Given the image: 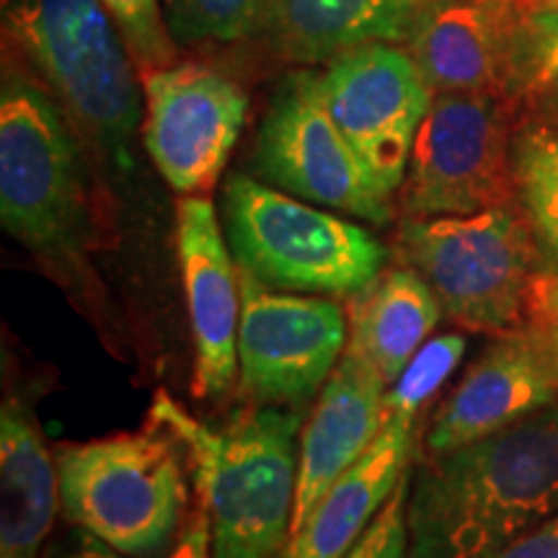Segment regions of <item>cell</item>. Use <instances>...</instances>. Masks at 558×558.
<instances>
[{"instance_id":"obj_24","label":"cell","mask_w":558,"mask_h":558,"mask_svg":"<svg viewBox=\"0 0 558 558\" xmlns=\"http://www.w3.org/2000/svg\"><path fill=\"white\" fill-rule=\"evenodd\" d=\"M173 41H235L254 29L267 0H163Z\"/></svg>"},{"instance_id":"obj_3","label":"cell","mask_w":558,"mask_h":558,"mask_svg":"<svg viewBox=\"0 0 558 558\" xmlns=\"http://www.w3.org/2000/svg\"><path fill=\"white\" fill-rule=\"evenodd\" d=\"M184 458L158 427L62 442L54 448L62 512L124 556L163 558L190 514Z\"/></svg>"},{"instance_id":"obj_30","label":"cell","mask_w":558,"mask_h":558,"mask_svg":"<svg viewBox=\"0 0 558 558\" xmlns=\"http://www.w3.org/2000/svg\"><path fill=\"white\" fill-rule=\"evenodd\" d=\"M50 558H130L120 554L117 548H111L107 541H101L99 535L88 533L86 527L75 525L73 533L54 548Z\"/></svg>"},{"instance_id":"obj_34","label":"cell","mask_w":558,"mask_h":558,"mask_svg":"<svg viewBox=\"0 0 558 558\" xmlns=\"http://www.w3.org/2000/svg\"><path fill=\"white\" fill-rule=\"evenodd\" d=\"M550 339H554V337H550ZM554 344H556V352H558V341L556 339H554Z\"/></svg>"},{"instance_id":"obj_12","label":"cell","mask_w":558,"mask_h":558,"mask_svg":"<svg viewBox=\"0 0 558 558\" xmlns=\"http://www.w3.org/2000/svg\"><path fill=\"white\" fill-rule=\"evenodd\" d=\"M143 90V140L150 160L173 192L205 197L239 143L246 94L199 62L145 70Z\"/></svg>"},{"instance_id":"obj_22","label":"cell","mask_w":558,"mask_h":558,"mask_svg":"<svg viewBox=\"0 0 558 558\" xmlns=\"http://www.w3.org/2000/svg\"><path fill=\"white\" fill-rule=\"evenodd\" d=\"M518 3L507 60V99L538 101L558 86V9Z\"/></svg>"},{"instance_id":"obj_28","label":"cell","mask_w":558,"mask_h":558,"mask_svg":"<svg viewBox=\"0 0 558 558\" xmlns=\"http://www.w3.org/2000/svg\"><path fill=\"white\" fill-rule=\"evenodd\" d=\"M171 558H213V527H209V512L202 499H197V505L186 514Z\"/></svg>"},{"instance_id":"obj_20","label":"cell","mask_w":558,"mask_h":558,"mask_svg":"<svg viewBox=\"0 0 558 558\" xmlns=\"http://www.w3.org/2000/svg\"><path fill=\"white\" fill-rule=\"evenodd\" d=\"M427 0H267L284 52L303 62L333 60L373 41L409 37Z\"/></svg>"},{"instance_id":"obj_29","label":"cell","mask_w":558,"mask_h":558,"mask_svg":"<svg viewBox=\"0 0 558 558\" xmlns=\"http://www.w3.org/2000/svg\"><path fill=\"white\" fill-rule=\"evenodd\" d=\"M527 324L548 326V329L558 326V267L554 264H548L535 279L533 292H530Z\"/></svg>"},{"instance_id":"obj_31","label":"cell","mask_w":558,"mask_h":558,"mask_svg":"<svg viewBox=\"0 0 558 558\" xmlns=\"http://www.w3.org/2000/svg\"><path fill=\"white\" fill-rule=\"evenodd\" d=\"M543 101H546V109H548V114L554 117V122L558 124V86L556 88H550L546 96H543Z\"/></svg>"},{"instance_id":"obj_16","label":"cell","mask_w":558,"mask_h":558,"mask_svg":"<svg viewBox=\"0 0 558 558\" xmlns=\"http://www.w3.org/2000/svg\"><path fill=\"white\" fill-rule=\"evenodd\" d=\"M514 19V0H427L411 24L409 52L435 94L507 99Z\"/></svg>"},{"instance_id":"obj_2","label":"cell","mask_w":558,"mask_h":558,"mask_svg":"<svg viewBox=\"0 0 558 558\" xmlns=\"http://www.w3.org/2000/svg\"><path fill=\"white\" fill-rule=\"evenodd\" d=\"M150 424L169 432L192 463L209 512L213 558L282 556L295 507L303 409L254 407L209 427L160 390Z\"/></svg>"},{"instance_id":"obj_17","label":"cell","mask_w":558,"mask_h":558,"mask_svg":"<svg viewBox=\"0 0 558 558\" xmlns=\"http://www.w3.org/2000/svg\"><path fill=\"white\" fill-rule=\"evenodd\" d=\"M416 445V424L388 418L352 469L333 481L279 558H347L396 492Z\"/></svg>"},{"instance_id":"obj_21","label":"cell","mask_w":558,"mask_h":558,"mask_svg":"<svg viewBox=\"0 0 558 558\" xmlns=\"http://www.w3.org/2000/svg\"><path fill=\"white\" fill-rule=\"evenodd\" d=\"M514 190L546 259L558 267V124L525 122L512 137Z\"/></svg>"},{"instance_id":"obj_7","label":"cell","mask_w":558,"mask_h":558,"mask_svg":"<svg viewBox=\"0 0 558 558\" xmlns=\"http://www.w3.org/2000/svg\"><path fill=\"white\" fill-rule=\"evenodd\" d=\"M0 220L50 262L73 259L86 235V190L65 114L19 73H5L0 90Z\"/></svg>"},{"instance_id":"obj_27","label":"cell","mask_w":558,"mask_h":558,"mask_svg":"<svg viewBox=\"0 0 558 558\" xmlns=\"http://www.w3.org/2000/svg\"><path fill=\"white\" fill-rule=\"evenodd\" d=\"M486 558H558V512Z\"/></svg>"},{"instance_id":"obj_18","label":"cell","mask_w":558,"mask_h":558,"mask_svg":"<svg viewBox=\"0 0 558 558\" xmlns=\"http://www.w3.org/2000/svg\"><path fill=\"white\" fill-rule=\"evenodd\" d=\"M60 505L54 452L24 403L0 411V558H45Z\"/></svg>"},{"instance_id":"obj_33","label":"cell","mask_w":558,"mask_h":558,"mask_svg":"<svg viewBox=\"0 0 558 558\" xmlns=\"http://www.w3.org/2000/svg\"><path fill=\"white\" fill-rule=\"evenodd\" d=\"M543 329H546V331L550 333V337H554V339L558 341V326H554V329H548V326H543Z\"/></svg>"},{"instance_id":"obj_1","label":"cell","mask_w":558,"mask_h":558,"mask_svg":"<svg viewBox=\"0 0 558 558\" xmlns=\"http://www.w3.org/2000/svg\"><path fill=\"white\" fill-rule=\"evenodd\" d=\"M558 512V401L463 448L424 456L409 558H486Z\"/></svg>"},{"instance_id":"obj_25","label":"cell","mask_w":558,"mask_h":558,"mask_svg":"<svg viewBox=\"0 0 558 558\" xmlns=\"http://www.w3.org/2000/svg\"><path fill=\"white\" fill-rule=\"evenodd\" d=\"M128 41L132 60L140 68L156 70L173 65L177 47L166 24L163 0H101Z\"/></svg>"},{"instance_id":"obj_11","label":"cell","mask_w":558,"mask_h":558,"mask_svg":"<svg viewBox=\"0 0 558 558\" xmlns=\"http://www.w3.org/2000/svg\"><path fill=\"white\" fill-rule=\"evenodd\" d=\"M320 96L378 190L393 197L407 179L416 132L435 101L422 68L386 41L349 50L318 73Z\"/></svg>"},{"instance_id":"obj_9","label":"cell","mask_w":558,"mask_h":558,"mask_svg":"<svg viewBox=\"0 0 558 558\" xmlns=\"http://www.w3.org/2000/svg\"><path fill=\"white\" fill-rule=\"evenodd\" d=\"M256 171L292 197L375 226H386L393 213L390 197L333 122L318 73L308 70L279 83L256 140Z\"/></svg>"},{"instance_id":"obj_6","label":"cell","mask_w":558,"mask_h":558,"mask_svg":"<svg viewBox=\"0 0 558 558\" xmlns=\"http://www.w3.org/2000/svg\"><path fill=\"white\" fill-rule=\"evenodd\" d=\"M3 19L75 124L122 156L143 104L130 47L101 0H3Z\"/></svg>"},{"instance_id":"obj_4","label":"cell","mask_w":558,"mask_h":558,"mask_svg":"<svg viewBox=\"0 0 558 558\" xmlns=\"http://www.w3.org/2000/svg\"><path fill=\"white\" fill-rule=\"evenodd\" d=\"M396 243L452 324L497 337L527 326L530 292L550 264L514 202L452 218H409Z\"/></svg>"},{"instance_id":"obj_32","label":"cell","mask_w":558,"mask_h":558,"mask_svg":"<svg viewBox=\"0 0 558 558\" xmlns=\"http://www.w3.org/2000/svg\"><path fill=\"white\" fill-rule=\"evenodd\" d=\"M527 9H558V0H520Z\"/></svg>"},{"instance_id":"obj_19","label":"cell","mask_w":558,"mask_h":558,"mask_svg":"<svg viewBox=\"0 0 558 558\" xmlns=\"http://www.w3.org/2000/svg\"><path fill=\"white\" fill-rule=\"evenodd\" d=\"M442 318V305L414 267L386 269L349 305V344L390 388Z\"/></svg>"},{"instance_id":"obj_26","label":"cell","mask_w":558,"mask_h":558,"mask_svg":"<svg viewBox=\"0 0 558 558\" xmlns=\"http://www.w3.org/2000/svg\"><path fill=\"white\" fill-rule=\"evenodd\" d=\"M409 476H403L390 499L383 505L378 518L357 541V546L349 550L347 558H409Z\"/></svg>"},{"instance_id":"obj_13","label":"cell","mask_w":558,"mask_h":558,"mask_svg":"<svg viewBox=\"0 0 558 558\" xmlns=\"http://www.w3.org/2000/svg\"><path fill=\"white\" fill-rule=\"evenodd\" d=\"M558 401V352L543 326L527 324L494 341L439 403L424 432V456L484 439Z\"/></svg>"},{"instance_id":"obj_15","label":"cell","mask_w":558,"mask_h":558,"mask_svg":"<svg viewBox=\"0 0 558 558\" xmlns=\"http://www.w3.org/2000/svg\"><path fill=\"white\" fill-rule=\"evenodd\" d=\"M388 386L365 354L349 344L300 432V463L290 533L303 525L341 473L352 469L383 429Z\"/></svg>"},{"instance_id":"obj_5","label":"cell","mask_w":558,"mask_h":558,"mask_svg":"<svg viewBox=\"0 0 558 558\" xmlns=\"http://www.w3.org/2000/svg\"><path fill=\"white\" fill-rule=\"evenodd\" d=\"M222 218L239 269L271 290L354 298L388 264L367 228L251 177L228 181Z\"/></svg>"},{"instance_id":"obj_10","label":"cell","mask_w":558,"mask_h":558,"mask_svg":"<svg viewBox=\"0 0 558 558\" xmlns=\"http://www.w3.org/2000/svg\"><path fill=\"white\" fill-rule=\"evenodd\" d=\"M241 275L239 378L254 407L305 409L324 390L349 339V313L337 300L277 295Z\"/></svg>"},{"instance_id":"obj_14","label":"cell","mask_w":558,"mask_h":558,"mask_svg":"<svg viewBox=\"0 0 558 558\" xmlns=\"http://www.w3.org/2000/svg\"><path fill=\"white\" fill-rule=\"evenodd\" d=\"M179 267L194 337V396L218 401L228 396L239 369L241 275L222 235L218 213L207 197H181L177 207Z\"/></svg>"},{"instance_id":"obj_8","label":"cell","mask_w":558,"mask_h":558,"mask_svg":"<svg viewBox=\"0 0 558 558\" xmlns=\"http://www.w3.org/2000/svg\"><path fill=\"white\" fill-rule=\"evenodd\" d=\"M509 109L494 94H435L403 179L411 218H452L514 202Z\"/></svg>"},{"instance_id":"obj_23","label":"cell","mask_w":558,"mask_h":558,"mask_svg":"<svg viewBox=\"0 0 558 558\" xmlns=\"http://www.w3.org/2000/svg\"><path fill=\"white\" fill-rule=\"evenodd\" d=\"M465 354L463 333H439L432 337L414 354L399 380L388 388L386 411L383 418H403V422H418V414L437 399L439 388L456 373ZM383 422V424H386Z\"/></svg>"}]
</instances>
